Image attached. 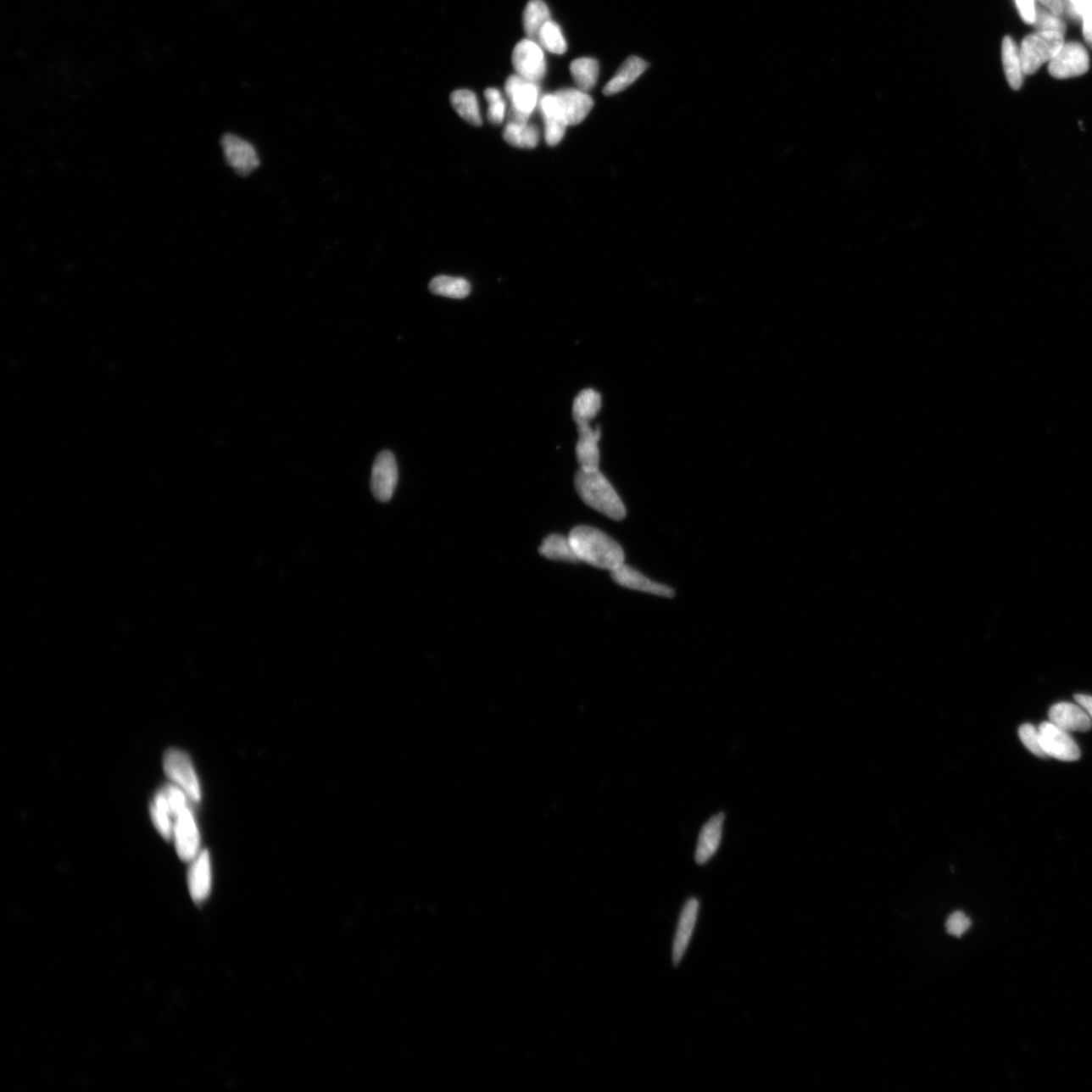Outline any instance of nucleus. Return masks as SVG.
<instances>
[{"label":"nucleus","instance_id":"9","mask_svg":"<svg viewBox=\"0 0 1092 1092\" xmlns=\"http://www.w3.org/2000/svg\"><path fill=\"white\" fill-rule=\"evenodd\" d=\"M173 838H175L176 849L182 861L192 862L201 852L199 850V832L196 819H194L190 807H187L176 818L175 829H173Z\"/></svg>","mask_w":1092,"mask_h":1092},{"label":"nucleus","instance_id":"19","mask_svg":"<svg viewBox=\"0 0 1092 1092\" xmlns=\"http://www.w3.org/2000/svg\"><path fill=\"white\" fill-rule=\"evenodd\" d=\"M724 817L723 813H718L702 827L695 853L698 864L707 863L716 853L722 841Z\"/></svg>","mask_w":1092,"mask_h":1092},{"label":"nucleus","instance_id":"6","mask_svg":"<svg viewBox=\"0 0 1092 1092\" xmlns=\"http://www.w3.org/2000/svg\"><path fill=\"white\" fill-rule=\"evenodd\" d=\"M1050 75L1056 80L1078 77L1089 70V56L1084 47L1076 42L1062 46L1058 54L1049 63Z\"/></svg>","mask_w":1092,"mask_h":1092},{"label":"nucleus","instance_id":"23","mask_svg":"<svg viewBox=\"0 0 1092 1092\" xmlns=\"http://www.w3.org/2000/svg\"><path fill=\"white\" fill-rule=\"evenodd\" d=\"M451 104L465 122L480 127L482 124L479 102L476 96L469 89H459L450 97Z\"/></svg>","mask_w":1092,"mask_h":1092},{"label":"nucleus","instance_id":"13","mask_svg":"<svg viewBox=\"0 0 1092 1092\" xmlns=\"http://www.w3.org/2000/svg\"><path fill=\"white\" fill-rule=\"evenodd\" d=\"M554 94L569 125L584 122L594 107V101L589 94L579 88H564Z\"/></svg>","mask_w":1092,"mask_h":1092},{"label":"nucleus","instance_id":"24","mask_svg":"<svg viewBox=\"0 0 1092 1092\" xmlns=\"http://www.w3.org/2000/svg\"><path fill=\"white\" fill-rule=\"evenodd\" d=\"M539 553L549 560L566 561V563L580 561L569 537L566 538L560 534H551L546 538L539 548Z\"/></svg>","mask_w":1092,"mask_h":1092},{"label":"nucleus","instance_id":"4","mask_svg":"<svg viewBox=\"0 0 1092 1092\" xmlns=\"http://www.w3.org/2000/svg\"><path fill=\"white\" fill-rule=\"evenodd\" d=\"M165 774L175 785L187 793L193 801L201 800L202 792L199 782L188 755L181 749H168L164 758Z\"/></svg>","mask_w":1092,"mask_h":1092},{"label":"nucleus","instance_id":"17","mask_svg":"<svg viewBox=\"0 0 1092 1092\" xmlns=\"http://www.w3.org/2000/svg\"><path fill=\"white\" fill-rule=\"evenodd\" d=\"M611 577L616 584L621 585L627 589L639 592L649 593L656 596L674 597L675 592L670 587L658 584L648 579L647 577L634 570L632 566L626 564L618 566L617 569L610 571Z\"/></svg>","mask_w":1092,"mask_h":1092},{"label":"nucleus","instance_id":"3","mask_svg":"<svg viewBox=\"0 0 1092 1092\" xmlns=\"http://www.w3.org/2000/svg\"><path fill=\"white\" fill-rule=\"evenodd\" d=\"M1064 45V35L1057 31H1038L1022 42L1020 57L1023 75H1032L1045 62L1051 61Z\"/></svg>","mask_w":1092,"mask_h":1092},{"label":"nucleus","instance_id":"25","mask_svg":"<svg viewBox=\"0 0 1092 1092\" xmlns=\"http://www.w3.org/2000/svg\"><path fill=\"white\" fill-rule=\"evenodd\" d=\"M504 140L514 147L533 149L539 143L540 134L535 125L509 122L504 130Z\"/></svg>","mask_w":1092,"mask_h":1092},{"label":"nucleus","instance_id":"40","mask_svg":"<svg viewBox=\"0 0 1092 1092\" xmlns=\"http://www.w3.org/2000/svg\"><path fill=\"white\" fill-rule=\"evenodd\" d=\"M1070 2L1072 3L1073 4L1076 2V0H1070Z\"/></svg>","mask_w":1092,"mask_h":1092},{"label":"nucleus","instance_id":"29","mask_svg":"<svg viewBox=\"0 0 1092 1092\" xmlns=\"http://www.w3.org/2000/svg\"><path fill=\"white\" fill-rule=\"evenodd\" d=\"M434 295L450 298H465L470 295V282L461 277L440 276L433 278L429 285Z\"/></svg>","mask_w":1092,"mask_h":1092},{"label":"nucleus","instance_id":"33","mask_svg":"<svg viewBox=\"0 0 1092 1092\" xmlns=\"http://www.w3.org/2000/svg\"><path fill=\"white\" fill-rule=\"evenodd\" d=\"M1058 17L1059 15L1049 14L1046 10H1042L1037 8L1036 20L1034 25H1035L1038 31H1057V33L1064 35L1066 25Z\"/></svg>","mask_w":1092,"mask_h":1092},{"label":"nucleus","instance_id":"16","mask_svg":"<svg viewBox=\"0 0 1092 1092\" xmlns=\"http://www.w3.org/2000/svg\"><path fill=\"white\" fill-rule=\"evenodd\" d=\"M577 426L579 440H577L576 454L580 469H599L600 451L598 443L601 439L600 427L598 426L594 429L590 423H582L577 425Z\"/></svg>","mask_w":1092,"mask_h":1092},{"label":"nucleus","instance_id":"34","mask_svg":"<svg viewBox=\"0 0 1092 1092\" xmlns=\"http://www.w3.org/2000/svg\"><path fill=\"white\" fill-rule=\"evenodd\" d=\"M971 927L970 918L961 911H956L948 917L946 922L947 932L954 937H961L968 931Z\"/></svg>","mask_w":1092,"mask_h":1092},{"label":"nucleus","instance_id":"30","mask_svg":"<svg viewBox=\"0 0 1092 1092\" xmlns=\"http://www.w3.org/2000/svg\"><path fill=\"white\" fill-rule=\"evenodd\" d=\"M538 42L543 49L553 54L563 55L568 49L563 31L560 25L551 20L539 31Z\"/></svg>","mask_w":1092,"mask_h":1092},{"label":"nucleus","instance_id":"18","mask_svg":"<svg viewBox=\"0 0 1092 1092\" xmlns=\"http://www.w3.org/2000/svg\"><path fill=\"white\" fill-rule=\"evenodd\" d=\"M699 901L696 899H691L686 902L684 908H682L673 946V962L675 965L681 963L687 948L689 946L690 939L696 926L698 913H699Z\"/></svg>","mask_w":1092,"mask_h":1092},{"label":"nucleus","instance_id":"36","mask_svg":"<svg viewBox=\"0 0 1092 1092\" xmlns=\"http://www.w3.org/2000/svg\"><path fill=\"white\" fill-rule=\"evenodd\" d=\"M1083 20L1084 39L1092 49V12L1084 14Z\"/></svg>","mask_w":1092,"mask_h":1092},{"label":"nucleus","instance_id":"26","mask_svg":"<svg viewBox=\"0 0 1092 1092\" xmlns=\"http://www.w3.org/2000/svg\"><path fill=\"white\" fill-rule=\"evenodd\" d=\"M549 20L550 13L543 0H529L523 14L524 31L528 38L538 41L539 31Z\"/></svg>","mask_w":1092,"mask_h":1092},{"label":"nucleus","instance_id":"7","mask_svg":"<svg viewBox=\"0 0 1092 1092\" xmlns=\"http://www.w3.org/2000/svg\"><path fill=\"white\" fill-rule=\"evenodd\" d=\"M1039 732L1047 758L1051 757L1063 762H1074L1080 759V749L1070 733L1055 726L1051 722L1039 724Z\"/></svg>","mask_w":1092,"mask_h":1092},{"label":"nucleus","instance_id":"2","mask_svg":"<svg viewBox=\"0 0 1092 1092\" xmlns=\"http://www.w3.org/2000/svg\"><path fill=\"white\" fill-rule=\"evenodd\" d=\"M575 487L582 502L616 521L627 516V508L599 469L577 471Z\"/></svg>","mask_w":1092,"mask_h":1092},{"label":"nucleus","instance_id":"5","mask_svg":"<svg viewBox=\"0 0 1092 1092\" xmlns=\"http://www.w3.org/2000/svg\"><path fill=\"white\" fill-rule=\"evenodd\" d=\"M512 63L517 75L529 81L538 82L546 75V60L543 47L538 41L524 39L513 50Z\"/></svg>","mask_w":1092,"mask_h":1092},{"label":"nucleus","instance_id":"14","mask_svg":"<svg viewBox=\"0 0 1092 1092\" xmlns=\"http://www.w3.org/2000/svg\"><path fill=\"white\" fill-rule=\"evenodd\" d=\"M188 890L194 902L206 900L212 889V863L208 850H201L188 871Z\"/></svg>","mask_w":1092,"mask_h":1092},{"label":"nucleus","instance_id":"15","mask_svg":"<svg viewBox=\"0 0 1092 1092\" xmlns=\"http://www.w3.org/2000/svg\"><path fill=\"white\" fill-rule=\"evenodd\" d=\"M540 112L545 124V141L549 146H555L564 139L566 128L569 127L563 110L555 94H545L539 101Z\"/></svg>","mask_w":1092,"mask_h":1092},{"label":"nucleus","instance_id":"31","mask_svg":"<svg viewBox=\"0 0 1092 1092\" xmlns=\"http://www.w3.org/2000/svg\"><path fill=\"white\" fill-rule=\"evenodd\" d=\"M485 97L489 103V110H488V119L493 125H500L506 117V103L504 101L502 93L497 88H488L485 92Z\"/></svg>","mask_w":1092,"mask_h":1092},{"label":"nucleus","instance_id":"32","mask_svg":"<svg viewBox=\"0 0 1092 1092\" xmlns=\"http://www.w3.org/2000/svg\"><path fill=\"white\" fill-rule=\"evenodd\" d=\"M1018 734H1020L1022 743L1025 744V747L1030 750L1031 753L1038 755L1039 758H1047V755L1045 754L1042 748L1039 727H1036L1030 723L1022 724L1020 727V731H1018Z\"/></svg>","mask_w":1092,"mask_h":1092},{"label":"nucleus","instance_id":"37","mask_svg":"<svg viewBox=\"0 0 1092 1092\" xmlns=\"http://www.w3.org/2000/svg\"><path fill=\"white\" fill-rule=\"evenodd\" d=\"M1075 702L1078 703L1086 713L1089 714L1092 721V696L1085 694H1078L1074 697Z\"/></svg>","mask_w":1092,"mask_h":1092},{"label":"nucleus","instance_id":"8","mask_svg":"<svg viewBox=\"0 0 1092 1092\" xmlns=\"http://www.w3.org/2000/svg\"><path fill=\"white\" fill-rule=\"evenodd\" d=\"M398 466L395 456L391 451H382L376 456L372 466L370 489L375 498L380 502H388L395 493L398 484Z\"/></svg>","mask_w":1092,"mask_h":1092},{"label":"nucleus","instance_id":"28","mask_svg":"<svg viewBox=\"0 0 1092 1092\" xmlns=\"http://www.w3.org/2000/svg\"><path fill=\"white\" fill-rule=\"evenodd\" d=\"M601 409L600 393L588 388L577 396L573 405V417L577 425L590 423Z\"/></svg>","mask_w":1092,"mask_h":1092},{"label":"nucleus","instance_id":"11","mask_svg":"<svg viewBox=\"0 0 1092 1092\" xmlns=\"http://www.w3.org/2000/svg\"><path fill=\"white\" fill-rule=\"evenodd\" d=\"M505 92L511 101V109L528 117L539 102V88L537 82L524 80L518 75L508 78Z\"/></svg>","mask_w":1092,"mask_h":1092},{"label":"nucleus","instance_id":"38","mask_svg":"<svg viewBox=\"0 0 1092 1092\" xmlns=\"http://www.w3.org/2000/svg\"><path fill=\"white\" fill-rule=\"evenodd\" d=\"M1073 8L1075 12L1083 18L1084 14L1092 12V0H1076Z\"/></svg>","mask_w":1092,"mask_h":1092},{"label":"nucleus","instance_id":"35","mask_svg":"<svg viewBox=\"0 0 1092 1092\" xmlns=\"http://www.w3.org/2000/svg\"><path fill=\"white\" fill-rule=\"evenodd\" d=\"M1016 3L1022 19L1028 25L1035 24L1037 10L1035 0H1016Z\"/></svg>","mask_w":1092,"mask_h":1092},{"label":"nucleus","instance_id":"10","mask_svg":"<svg viewBox=\"0 0 1092 1092\" xmlns=\"http://www.w3.org/2000/svg\"><path fill=\"white\" fill-rule=\"evenodd\" d=\"M222 147L226 161L239 176H249L259 166V155L254 145L240 136L232 134L225 135Z\"/></svg>","mask_w":1092,"mask_h":1092},{"label":"nucleus","instance_id":"22","mask_svg":"<svg viewBox=\"0 0 1092 1092\" xmlns=\"http://www.w3.org/2000/svg\"><path fill=\"white\" fill-rule=\"evenodd\" d=\"M1002 62L1007 82L1015 91L1021 89L1023 83V72L1020 57V49L1011 36H1006L1002 42Z\"/></svg>","mask_w":1092,"mask_h":1092},{"label":"nucleus","instance_id":"21","mask_svg":"<svg viewBox=\"0 0 1092 1092\" xmlns=\"http://www.w3.org/2000/svg\"><path fill=\"white\" fill-rule=\"evenodd\" d=\"M150 816L157 831L166 841L173 838L176 818L168 803L164 790L157 793L150 806Z\"/></svg>","mask_w":1092,"mask_h":1092},{"label":"nucleus","instance_id":"39","mask_svg":"<svg viewBox=\"0 0 1092 1092\" xmlns=\"http://www.w3.org/2000/svg\"><path fill=\"white\" fill-rule=\"evenodd\" d=\"M1044 5L1051 10L1054 14L1060 15L1063 13V7L1060 0H1039Z\"/></svg>","mask_w":1092,"mask_h":1092},{"label":"nucleus","instance_id":"27","mask_svg":"<svg viewBox=\"0 0 1092 1092\" xmlns=\"http://www.w3.org/2000/svg\"><path fill=\"white\" fill-rule=\"evenodd\" d=\"M571 73L577 88L586 92L596 86L599 77V63L593 58H579L571 63Z\"/></svg>","mask_w":1092,"mask_h":1092},{"label":"nucleus","instance_id":"1","mask_svg":"<svg viewBox=\"0 0 1092 1092\" xmlns=\"http://www.w3.org/2000/svg\"><path fill=\"white\" fill-rule=\"evenodd\" d=\"M569 538L580 561L611 571L624 564V551L616 540L591 526H577Z\"/></svg>","mask_w":1092,"mask_h":1092},{"label":"nucleus","instance_id":"12","mask_svg":"<svg viewBox=\"0 0 1092 1092\" xmlns=\"http://www.w3.org/2000/svg\"><path fill=\"white\" fill-rule=\"evenodd\" d=\"M1049 722L1068 733L1090 731L1092 721L1089 714L1078 703L1060 702L1049 710Z\"/></svg>","mask_w":1092,"mask_h":1092},{"label":"nucleus","instance_id":"20","mask_svg":"<svg viewBox=\"0 0 1092 1092\" xmlns=\"http://www.w3.org/2000/svg\"><path fill=\"white\" fill-rule=\"evenodd\" d=\"M649 66V63L642 59V58L637 56L629 57L628 59L623 63L621 67L619 68L616 75L611 78V81H609L605 86H604L603 93L605 94V96L610 97L614 96V94L626 91L627 87L632 86V84L637 81L638 78L644 75V72L648 70Z\"/></svg>","mask_w":1092,"mask_h":1092}]
</instances>
